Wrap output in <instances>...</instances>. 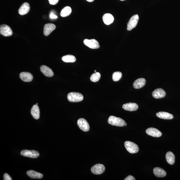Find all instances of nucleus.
I'll list each match as a JSON object with an SVG mask.
<instances>
[{"mask_svg": "<svg viewBox=\"0 0 180 180\" xmlns=\"http://www.w3.org/2000/svg\"><path fill=\"white\" fill-rule=\"evenodd\" d=\"M3 179L4 180H12L11 178L8 174L5 173L3 175Z\"/></svg>", "mask_w": 180, "mask_h": 180, "instance_id": "cd10ccee", "label": "nucleus"}, {"mask_svg": "<svg viewBox=\"0 0 180 180\" xmlns=\"http://www.w3.org/2000/svg\"><path fill=\"white\" fill-rule=\"evenodd\" d=\"M49 3L51 5H54L58 3L59 0H48Z\"/></svg>", "mask_w": 180, "mask_h": 180, "instance_id": "c85d7f7f", "label": "nucleus"}, {"mask_svg": "<svg viewBox=\"0 0 180 180\" xmlns=\"http://www.w3.org/2000/svg\"><path fill=\"white\" fill-rule=\"evenodd\" d=\"M31 115L35 120H38L40 117V111L38 106L34 105L31 110Z\"/></svg>", "mask_w": 180, "mask_h": 180, "instance_id": "412c9836", "label": "nucleus"}, {"mask_svg": "<svg viewBox=\"0 0 180 180\" xmlns=\"http://www.w3.org/2000/svg\"><path fill=\"white\" fill-rule=\"evenodd\" d=\"M166 160L170 165H173L175 163V157L173 153L171 151L167 152L165 156Z\"/></svg>", "mask_w": 180, "mask_h": 180, "instance_id": "5701e85b", "label": "nucleus"}, {"mask_svg": "<svg viewBox=\"0 0 180 180\" xmlns=\"http://www.w3.org/2000/svg\"><path fill=\"white\" fill-rule=\"evenodd\" d=\"M62 60L65 62H74L76 61V58L72 55H67L63 56Z\"/></svg>", "mask_w": 180, "mask_h": 180, "instance_id": "393cba45", "label": "nucleus"}, {"mask_svg": "<svg viewBox=\"0 0 180 180\" xmlns=\"http://www.w3.org/2000/svg\"><path fill=\"white\" fill-rule=\"evenodd\" d=\"M108 122L110 125L119 127H123L127 125L126 122L122 118L114 116H110L108 118Z\"/></svg>", "mask_w": 180, "mask_h": 180, "instance_id": "f257e3e1", "label": "nucleus"}, {"mask_svg": "<svg viewBox=\"0 0 180 180\" xmlns=\"http://www.w3.org/2000/svg\"><path fill=\"white\" fill-rule=\"evenodd\" d=\"M36 105H38V104L37 103V104H36Z\"/></svg>", "mask_w": 180, "mask_h": 180, "instance_id": "f704fd0d", "label": "nucleus"}, {"mask_svg": "<svg viewBox=\"0 0 180 180\" xmlns=\"http://www.w3.org/2000/svg\"><path fill=\"white\" fill-rule=\"evenodd\" d=\"M96 70H94V72H96Z\"/></svg>", "mask_w": 180, "mask_h": 180, "instance_id": "72a5a7b5", "label": "nucleus"}, {"mask_svg": "<svg viewBox=\"0 0 180 180\" xmlns=\"http://www.w3.org/2000/svg\"><path fill=\"white\" fill-rule=\"evenodd\" d=\"M124 180H135V178H134L133 176L132 175H129L128 177H126Z\"/></svg>", "mask_w": 180, "mask_h": 180, "instance_id": "c756f323", "label": "nucleus"}, {"mask_svg": "<svg viewBox=\"0 0 180 180\" xmlns=\"http://www.w3.org/2000/svg\"><path fill=\"white\" fill-rule=\"evenodd\" d=\"M86 1L89 2H92L94 1V0H86Z\"/></svg>", "mask_w": 180, "mask_h": 180, "instance_id": "2f4dec72", "label": "nucleus"}, {"mask_svg": "<svg viewBox=\"0 0 180 180\" xmlns=\"http://www.w3.org/2000/svg\"><path fill=\"white\" fill-rule=\"evenodd\" d=\"M146 132L148 135L154 137H159L162 135L161 132L159 130L153 128H148L146 130Z\"/></svg>", "mask_w": 180, "mask_h": 180, "instance_id": "9d476101", "label": "nucleus"}, {"mask_svg": "<svg viewBox=\"0 0 180 180\" xmlns=\"http://www.w3.org/2000/svg\"><path fill=\"white\" fill-rule=\"evenodd\" d=\"M68 99L69 101L71 102H78L82 101L84 96L80 93L72 92L68 94Z\"/></svg>", "mask_w": 180, "mask_h": 180, "instance_id": "f03ea898", "label": "nucleus"}, {"mask_svg": "<svg viewBox=\"0 0 180 180\" xmlns=\"http://www.w3.org/2000/svg\"><path fill=\"white\" fill-rule=\"evenodd\" d=\"M124 146L127 151L130 153H136L139 151L138 146L133 142L126 141L124 142Z\"/></svg>", "mask_w": 180, "mask_h": 180, "instance_id": "7ed1b4c3", "label": "nucleus"}, {"mask_svg": "<svg viewBox=\"0 0 180 180\" xmlns=\"http://www.w3.org/2000/svg\"><path fill=\"white\" fill-rule=\"evenodd\" d=\"M19 77L21 80L25 82H31L33 78L32 74L28 72H21L19 74Z\"/></svg>", "mask_w": 180, "mask_h": 180, "instance_id": "ddd939ff", "label": "nucleus"}, {"mask_svg": "<svg viewBox=\"0 0 180 180\" xmlns=\"http://www.w3.org/2000/svg\"><path fill=\"white\" fill-rule=\"evenodd\" d=\"M138 105L135 103H128L122 106V108L128 111H135L138 109Z\"/></svg>", "mask_w": 180, "mask_h": 180, "instance_id": "f8f14e48", "label": "nucleus"}, {"mask_svg": "<svg viewBox=\"0 0 180 180\" xmlns=\"http://www.w3.org/2000/svg\"><path fill=\"white\" fill-rule=\"evenodd\" d=\"M157 117L164 120H171L173 118L172 114L165 112H159L156 114Z\"/></svg>", "mask_w": 180, "mask_h": 180, "instance_id": "aec40b11", "label": "nucleus"}, {"mask_svg": "<svg viewBox=\"0 0 180 180\" xmlns=\"http://www.w3.org/2000/svg\"><path fill=\"white\" fill-rule=\"evenodd\" d=\"M72 9L70 7H66L61 11L60 13L61 16L65 17L68 16L72 13Z\"/></svg>", "mask_w": 180, "mask_h": 180, "instance_id": "b1692460", "label": "nucleus"}, {"mask_svg": "<svg viewBox=\"0 0 180 180\" xmlns=\"http://www.w3.org/2000/svg\"><path fill=\"white\" fill-rule=\"evenodd\" d=\"M92 173L99 175L103 173L105 171V167L101 164H97L93 166L91 169Z\"/></svg>", "mask_w": 180, "mask_h": 180, "instance_id": "6e6552de", "label": "nucleus"}, {"mask_svg": "<svg viewBox=\"0 0 180 180\" xmlns=\"http://www.w3.org/2000/svg\"><path fill=\"white\" fill-rule=\"evenodd\" d=\"M21 155L23 157H28L31 158H37L39 157V154L38 151L31 150L29 151L28 150H23L21 152Z\"/></svg>", "mask_w": 180, "mask_h": 180, "instance_id": "39448f33", "label": "nucleus"}, {"mask_svg": "<svg viewBox=\"0 0 180 180\" xmlns=\"http://www.w3.org/2000/svg\"><path fill=\"white\" fill-rule=\"evenodd\" d=\"M41 72L45 76L48 77H51L54 75L53 71L50 68L46 66L43 65L41 67Z\"/></svg>", "mask_w": 180, "mask_h": 180, "instance_id": "2eb2a0df", "label": "nucleus"}, {"mask_svg": "<svg viewBox=\"0 0 180 180\" xmlns=\"http://www.w3.org/2000/svg\"><path fill=\"white\" fill-rule=\"evenodd\" d=\"M139 16L137 15H134L130 19L127 24V30L131 31L137 25L139 20Z\"/></svg>", "mask_w": 180, "mask_h": 180, "instance_id": "20e7f679", "label": "nucleus"}, {"mask_svg": "<svg viewBox=\"0 0 180 180\" xmlns=\"http://www.w3.org/2000/svg\"><path fill=\"white\" fill-rule=\"evenodd\" d=\"M30 7L29 4L25 3L23 4L19 10V13L21 15H24L29 12Z\"/></svg>", "mask_w": 180, "mask_h": 180, "instance_id": "dca6fc26", "label": "nucleus"}, {"mask_svg": "<svg viewBox=\"0 0 180 180\" xmlns=\"http://www.w3.org/2000/svg\"><path fill=\"white\" fill-rule=\"evenodd\" d=\"M122 76V72H114L112 75V80L114 82H118L121 78Z\"/></svg>", "mask_w": 180, "mask_h": 180, "instance_id": "bb28decb", "label": "nucleus"}, {"mask_svg": "<svg viewBox=\"0 0 180 180\" xmlns=\"http://www.w3.org/2000/svg\"><path fill=\"white\" fill-rule=\"evenodd\" d=\"M152 95L156 99L161 98L165 97L166 95L165 91L161 88L156 89L152 93Z\"/></svg>", "mask_w": 180, "mask_h": 180, "instance_id": "9b49d317", "label": "nucleus"}, {"mask_svg": "<svg viewBox=\"0 0 180 180\" xmlns=\"http://www.w3.org/2000/svg\"><path fill=\"white\" fill-rule=\"evenodd\" d=\"M154 175L158 177H165L167 175L166 171L162 168L157 167L154 168L153 170Z\"/></svg>", "mask_w": 180, "mask_h": 180, "instance_id": "6ab92c4d", "label": "nucleus"}, {"mask_svg": "<svg viewBox=\"0 0 180 180\" xmlns=\"http://www.w3.org/2000/svg\"><path fill=\"white\" fill-rule=\"evenodd\" d=\"M79 128L84 132H87L90 129V126L86 120L84 118L79 119L77 122Z\"/></svg>", "mask_w": 180, "mask_h": 180, "instance_id": "0eeeda50", "label": "nucleus"}, {"mask_svg": "<svg viewBox=\"0 0 180 180\" xmlns=\"http://www.w3.org/2000/svg\"><path fill=\"white\" fill-rule=\"evenodd\" d=\"M84 43L85 45L90 48L98 49L100 47L98 41L95 39H85L84 41Z\"/></svg>", "mask_w": 180, "mask_h": 180, "instance_id": "423d86ee", "label": "nucleus"}, {"mask_svg": "<svg viewBox=\"0 0 180 180\" xmlns=\"http://www.w3.org/2000/svg\"><path fill=\"white\" fill-rule=\"evenodd\" d=\"M120 1H126V0H120Z\"/></svg>", "mask_w": 180, "mask_h": 180, "instance_id": "473e14b6", "label": "nucleus"}, {"mask_svg": "<svg viewBox=\"0 0 180 180\" xmlns=\"http://www.w3.org/2000/svg\"><path fill=\"white\" fill-rule=\"evenodd\" d=\"M56 28L55 25L52 23L46 24L44 27V34L45 36H48Z\"/></svg>", "mask_w": 180, "mask_h": 180, "instance_id": "4468645a", "label": "nucleus"}, {"mask_svg": "<svg viewBox=\"0 0 180 180\" xmlns=\"http://www.w3.org/2000/svg\"><path fill=\"white\" fill-rule=\"evenodd\" d=\"M102 19L104 23L107 25L111 24L114 21V17L110 13L105 14L103 16Z\"/></svg>", "mask_w": 180, "mask_h": 180, "instance_id": "a211bd4d", "label": "nucleus"}, {"mask_svg": "<svg viewBox=\"0 0 180 180\" xmlns=\"http://www.w3.org/2000/svg\"><path fill=\"white\" fill-rule=\"evenodd\" d=\"M50 17L51 19H56L57 18V16L55 15L53 13H51L50 15Z\"/></svg>", "mask_w": 180, "mask_h": 180, "instance_id": "7c9ffc66", "label": "nucleus"}, {"mask_svg": "<svg viewBox=\"0 0 180 180\" xmlns=\"http://www.w3.org/2000/svg\"><path fill=\"white\" fill-rule=\"evenodd\" d=\"M27 173L29 177L32 178V179H41L43 177V175L42 174L33 171V170H30V171H28Z\"/></svg>", "mask_w": 180, "mask_h": 180, "instance_id": "4be33fe9", "label": "nucleus"}, {"mask_svg": "<svg viewBox=\"0 0 180 180\" xmlns=\"http://www.w3.org/2000/svg\"><path fill=\"white\" fill-rule=\"evenodd\" d=\"M145 79L144 78L137 79L133 83V86L135 89H139L142 88L146 84Z\"/></svg>", "mask_w": 180, "mask_h": 180, "instance_id": "f3484780", "label": "nucleus"}, {"mask_svg": "<svg viewBox=\"0 0 180 180\" xmlns=\"http://www.w3.org/2000/svg\"><path fill=\"white\" fill-rule=\"evenodd\" d=\"M101 78V74L99 72H96L91 76L90 80L93 82H96L99 80Z\"/></svg>", "mask_w": 180, "mask_h": 180, "instance_id": "a878e982", "label": "nucleus"}, {"mask_svg": "<svg viewBox=\"0 0 180 180\" xmlns=\"http://www.w3.org/2000/svg\"><path fill=\"white\" fill-rule=\"evenodd\" d=\"M13 31L8 26L3 25L0 27V33L5 37H9L13 35Z\"/></svg>", "mask_w": 180, "mask_h": 180, "instance_id": "1a4fd4ad", "label": "nucleus"}]
</instances>
